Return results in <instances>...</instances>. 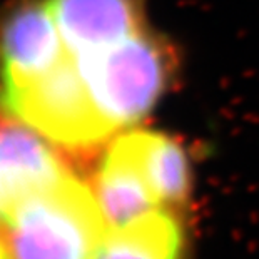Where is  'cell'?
I'll list each match as a JSON object with an SVG mask.
<instances>
[{"label": "cell", "instance_id": "obj_1", "mask_svg": "<svg viewBox=\"0 0 259 259\" xmlns=\"http://www.w3.org/2000/svg\"><path fill=\"white\" fill-rule=\"evenodd\" d=\"M72 57L97 111L114 134L151 114L179 72L172 44L149 27L125 40Z\"/></svg>", "mask_w": 259, "mask_h": 259}, {"label": "cell", "instance_id": "obj_2", "mask_svg": "<svg viewBox=\"0 0 259 259\" xmlns=\"http://www.w3.org/2000/svg\"><path fill=\"white\" fill-rule=\"evenodd\" d=\"M109 229L75 172L30 197L0 226L12 259H94Z\"/></svg>", "mask_w": 259, "mask_h": 259}, {"label": "cell", "instance_id": "obj_3", "mask_svg": "<svg viewBox=\"0 0 259 259\" xmlns=\"http://www.w3.org/2000/svg\"><path fill=\"white\" fill-rule=\"evenodd\" d=\"M0 111L69 152L89 151L114 136L97 111L72 54L25 84L0 89Z\"/></svg>", "mask_w": 259, "mask_h": 259}, {"label": "cell", "instance_id": "obj_4", "mask_svg": "<svg viewBox=\"0 0 259 259\" xmlns=\"http://www.w3.org/2000/svg\"><path fill=\"white\" fill-rule=\"evenodd\" d=\"M49 0H17L0 10V85L10 89L69 56Z\"/></svg>", "mask_w": 259, "mask_h": 259}, {"label": "cell", "instance_id": "obj_5", "mask_svg": "<svg viewBox=\"0 0 259 259\" xmlns=\"http://www.w3.org/2000/svg\"><path fill=\"white\" fill-rule=\"evenodd\" d=\"M70 174L62 149L0 111V226L25 201Z\"/></svg>", "mask_w": 259, "mask_h": 259}, {"label": "cell", "instance_id": "obj_6", "mask_svg": "<svg viewBox=\"0 0 259 259\" xmlns=\"http://www.w3.org/2000/svg\"><path fill=\"white\" fill-rule=\"evenodd\" d=\"M69 52L109 47L146 25V0H49Z\"/></svg>", "mask_w": 259, "mask_h": 259}, {"label": "cell", "instance_id": "obj_7", "mask_svg": "<svg viewBox=\"0 0 259 259\" xmlns=\"http://www.w3.org/2000/svg\"><path fill=\"white\" fill-rule=\"evenodd\" d=\"M89 184L109 228L127 224L142 214L162 207L122 134L102 154Z\"/></svg>", "mask_w": 259, "mask_h": 259}, {"label": "cell", "instance_id": "obj_8", "mask_svg": "<svg viewBox=\"0 0 259 259\" xmlns=\"http://www.w3.org/2000/svg\"><path fill=\"white\" fill-rule=\"evenodd\" d=\"M162 207L181 209L192 194V164L183 142L159 131L134 129L122 134Z\"/></svg>", "mask_w": 259, "mask_h": 259}, {"label": "cell", "instance_id": "obj_9", "mask_svg": "<svg viewBox=\"0 0 259 259\" xmlns=\"http://www.w3.org/2000/svg\"><path fill=\"white\" fill-rule=\"evenodd\" d=\"M186 231L176 209L157 207L109 228L94 259H184Z\"/></svg>", "mask_w": 259, "mask_h": 259}, {"label": "cell", "instance_id": "obj_10", "mask_svg": "<svg viewBox=\"0 0 259 259\" xmlns=\"http://www.w3.org/2000/svg\"><path fill=\"white\" fill-rule=\"evenodd\" d=\"M0 239H2V233H0Z\"/></svg>", "mask_w": 259, "mask_h": 259}]
</instances>
